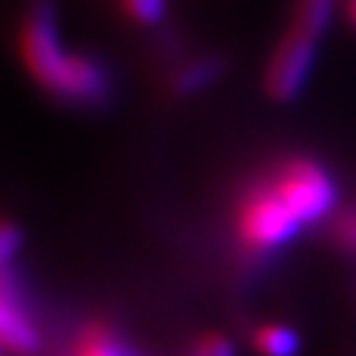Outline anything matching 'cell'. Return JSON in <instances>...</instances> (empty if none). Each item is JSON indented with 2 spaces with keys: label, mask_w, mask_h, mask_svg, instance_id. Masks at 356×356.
<instances>
[{
  "label": "cell",
  "mask_w": 356,
  "mask_h": 356,
  "mask_svg": "<svg viewBox=\"0 0 356 356\" xmlns=\"http://www.w3.org/2000/svg\"><path fill=\"white\" fill-rule=\"evenodd\" d=\"M22 64L42 92L66 106H101L111 95L108 69L88 53L61 42L53 0H32L19 32Z\"/></svg>",
  "instance_id": "6da1fadb"
},
{
  "label": "cell",
  "mask_w": 356,
  "mask_h": 356,
  "mask_svg": "<svg viewBox=\"0 0 356 356\" xmlns=\"http://www.w3.org/2000/svg\"><path fill=\"white\" fill-rule=\"evenodd\" d=\"M304 229L291 209L280 198L272 179L259 177L238 193L235 206V232L243 251L261 259L285 248Z\"/></svg>",
  "instance_id": "7a4b0ae2"
},
{
  "label": "cell",
  "mask_w": 356,
  "mask_h": 356,
  "mask_svg": "<svg viewBox=\"0 0 356 356\" xmlns=\"http://www.w3.org/2000/svg\"><path fill=\"white\" fill-rule=\"evenodd\" d=\"M269 179L304 227L322 222L338 206L335 179L312 156H288L269 172Z\"/></svg>",
  "instance_id": "3957f363"
},
{
  "label": "cell",
  "mask_w": 356,
  "mask_h": 356,
  "mask_svg": "<svg viewBox=\"0 0 356 356\" xmlns=\"http://www.w3.org/2000/svg\"><path fill=\"white\" fill-rule=\"evenodd\" d=\"M319 40L301 32L298 26H288L277 40L264 69V90L275 103H293L312 79L317 66Z\"/></svg>",
  "instance_id": "277c9868"
},
{
  "label": "cell",
  "mask_w": 356,
  "mask_h": 356,
  "mask_svg": "<svg viewBox=\"0 0 356 356\" xmlns=\"http://www.w3.org/2000/svg\"><path fill=\"white\" fill-rule=\"evenodd\" d=\"M0 343L8 354L32 356L42 346L35 319L22 301L16 267L3 264V282H0Z\"/></svg>",
  "instance_id": "5b68a950"
},
{
  "label": "cell",
  "mask_w": 356,
  "mask_h": 356,
  "mask_svg": "<svg viewBox=\"0 0 356 356\" xmlns=\"http://www.w3.org/2000/svg\"><path fill=\"white\" fill-rule=\"evenodd\" d=\"M227 69L229 61L225 56H214V53L198 56V58H191L182 66H177L169 74V90L175 98H191V95H198L211 85H216L227 74Z\"/></svg>",
  "instance_id": "8992f818"
},
{
  "label": "cell",
  "mask_w": 356,
  "mask_h": 356,
  "mask_svg": "<svg viewBox=\"0 0 356 356\" xmlns=\"http://www.w3.org/2000/svg\"><path fill=\"white\" fill-rule=\"evenodd\" d=\"M72 356H143L140 351H135L132 346H127L116 332H111L106 325L95 322L88 325L79 332V341L74 346Z\"/></svg>",
  "instance_id": "52a82bcc"
},
{
  "label": "cell",
  "mask_w": 356,
  "mask_h": 356,
  "mask_svg": "<svg viewBox=\"0 0 356 356\" xmlns=\"http://www.w3.org/2000/svg\"><path fill=\"white\" fill-rule=\"evenodd\" d=\"M254 348L259 356H298L301 335L280 322H267L254 330Z\"/></svg>",
  "instance_id": "ba28073f"
},
{
  "label": "cell",
  "mask_w": 356,
  "mask_h": 356,
  "mask_svg": "<svg viewBox=\"0 0 356 356\" xmlns=\"http://www.w3.org/2000/svg\"><path fill=\"white\" fill-rule=\"evenodd\" d=\"M335 3L338 0H296L293 6V26L312 38L322 40L330 29L332 16H335Z\"/></svg>",
  "instance_id": "9c48e42d"
},
{
  "label": "cell",
  "mask_w": 356,
  "mask_h": 356,
  "mask_svg": "<svg viewBox=\"0 0 356 356\" xmlns=\"http://www.w3.org/2000/svg\"><path fill=\"white\" fill-rule=\"evenodd\" d=\"M122 11L132 24L156 26L166 19L169 0H122Z\"/></svg>",
  "instance_id": "30bf717a"
},
{
  "label": "cell",
  "mask_w": 356,
  "mask_h": 356,
  "mask_svg": "<svg viewBox=\"0 0 356 356\" xmlns=\"http://www.w3.org/2000/svg\"><path fill=\"white\" fill-rule=\"evenodd\" d=\"M22 241H24L22 227L13 225V222H6L3 229H0V261L3 264H13L16 261V256L22 251Z\"/></svg>",
  "instance_id": "8fae6325"
},
{
  "label": "cell",
  "mask_w": 356,
  "mask_h": 356,
  "mask_svg": "<svg viewBox=\"0 0 356 356\" xmlns=\"http://www.w3.org/2000/svg\"><path fill=\"white\" fill-rule=\"evenodd\" d=\"M206 338H209V356H238L232 341L222 332H206Z\"/></svg>",
  "instance_id": "7c38bea8"
},
{
  "label": "cell",
  "mask_w": 356,
  "mask_h": 356,
  "mask_svg": "<svg viewBox=\"0 0 356 356\" xmlns=\"http://www.w3.org/2000/svg\"><path fill=\"white\" fill-rule=\"evenodd\" d=\"M185 356H209V338L201 335V338L191 346V351H188Z\"/></svg>",
  "instance_id": "4fadbf2b"
},
{
  "label": "cell",
  "mask_w": 356,
  "mask_h": 356,
  "mask_svg": "<svg viewBox=\"0 0 356 356\" xmlns=\"http://www.w3.org/2000/svg\"><path fill=\"white\" fill-rule=\"evenodd\" d=\"M346 19L356 29V0H346Z\"/></svg>",
  "instance_id": "5bb4252c"
}]
</instances>
